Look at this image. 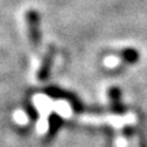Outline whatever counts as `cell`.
Wrapping results in <instances>:
<instances>
[{
  "label": "cell",
  "mask_w": 147,
  "mask_h": 147,
  "mask_svg": "<svg viewBox=\"0 0 147 147\" xmlns=\"http://www.w3.org/2000/svg\"><path fill=\"white\" fill-rule=\"evenodd\" d=\"M26 19V27H27V36L30 38V42L34 48L38 47L40 44V18L34 10H29L25 15Z\"/></svg>",
  "instance_id": "obj_1"
},
{
  "label": "cell",
  "mask_w": 147,
  "mask_h": 147,
  "mask_svg": "<svg viewBox=\"0 0 147 147\" xmlns=\"http://www.w3.org/2000/svg\"><path fill=\"white\" fill-rule=\"evenodd\" d=\"M52 59H53L52 51H48V52L44 55V59H42L41 64H40V68L37 69V78L38 79H45L48 76L51 64H52Z\"/></svg>",
  "instance_id": "obj_2"
},
{
  "label": "cell",
  "mask_w": 147,
  "mask_h": 147,
  "mask_svg": "<svg viewBox=\"0 0 147 147\" xmlns=\"http://www.w3.org/2000/svg\"><path fill=\"white\" fill-rule=\"evenodd\" d=\"M110 95H112V100H110V104H112V108H113V110H116V112H119V110H121V105H119V102H120V98H119V95H120V91L117 89H112L110 90Z\"/></svg>",
  "instance_id": "obj_3"
}]
</instances>
